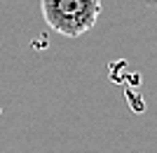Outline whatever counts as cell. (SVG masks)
Here are the masks:
<instances>
[{"instance_id": "cell-1", "label": "cell", "mask_w": 157, "mask_h": 153, "mask_svg": "<svg viewBox=\"0 0 157 153\" xmlns=\"http://www.w3.org/2000/svg\"><path fill=\"white\" fill-rule=\"evenodd\" d=\"M101 0H42L47 26L68 38H80L101 17Z\"/></svg>"}]
</instances>
